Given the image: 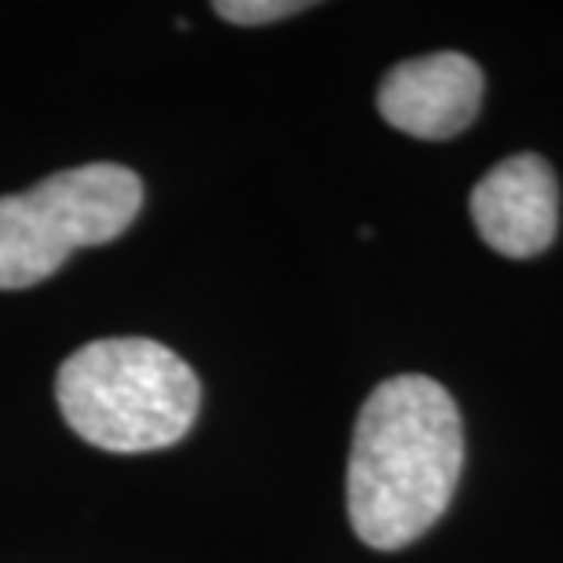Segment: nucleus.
<instances>
[{"label":"nucleus","instance_id":"6","mask_svg":"<svg viewBox=\"0 0 563 563\" xmlns=\"http://www.w3.org/2000/svg\"><path fill=\"white\" fill-rule=\"evenodd\" d=\"M308 8L311 4H303V0H217L212 4V11L234 26H267V22L300 15Z\"/></svg>","mask_w":563,"mask_h":563},{"label":"nucleus","instance_id":"3","mask_svg":"<svg viewBox=\"0 0 563 563\" xmlns=\"http://www.w3.org/2000/svg\"><path fill=\"white\" fill-rule=\"evenodd\" d=\"M143 209V179L125 165L96 162L0 198V289L52 278L74 250L114 242Z\"/></svg>","mask_w":563,"mask_h":563},{"label":"nucleus","instance_id":"1","mask_svg":"<svg viewBox=\"0 0 563 563\" xmlns=\"http://www.w3.org/2000/svg\"><path fill=\"white\" fill-rule=\"evenodd\" d=\"M465 465L454 396L424 374H399L369 391L347 457V520L358 542L396 553L450 509Z\"/></svg>","mask_w":563,"mask_h":563},{"label":"nucleus","instance_id":"2","mask_svg":"<svg viewBox=\"0 0 563 563\" xmlns=\"http://www.w3.org/2000/svg\"><path fill=\"white\" fill-rule=\"evenodd\" d=\"M55 402L85 443L110 454H151L190 432L201 385L173 347L146 336H103L59 366Z\"/></svg>","mask_w":563,"mask_h":563},{"label":"nucleus","instance_id":"5","mask_svg":"<svg viewBox=\"0 0 563 563\" xmlns=\"http://www.w3.org/2000/svg\"><path fill=\"white\" fill-rule=\"evenodd\" d=\"M483 70L461 52H432L391 66L377 88V110L391 129L418 140H454L479 114Z\"/></svg>","mask_w":563,"mask_h":563},{"label":"nucleus","instance_id":"4","mask_svg":"<svg viewBox=\"0 0 563 563\" xmlns=\"http://www.w3.org/2000/svg\"><path fill=\"white\" fill-rule=\"evenodd\" d=\"M472 223L494 253L531 261L560 231V184L542 154H512L472 187Z\"/></svg>","mask_w":563,"mask_h":563}]
</instances>
